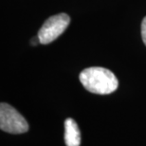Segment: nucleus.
<instances>
[{
    "mask_svg": "<svg viewBox=\"0 0 146 146\" xmlns=\"http://www.w3.org/2000/svg\"><path fill=\"white\" fill-rule=\"evenodd\" d=\"M0 128L11 134L28 132L29 124L25 118L14 107L6 103L0 104Z\"/></svg>",
    "mask_w": 146,
    "mask_h": 146,
    "instance_id": "f03ea898",
    "label": "nucleus"
},
{
    "mask_svg": "<svg viewBox=\"0 0 146 146\" xmlns=\"http://www.w3.org/2000/svg\"><path fill=\"white\" fill-rule=\"evenodd\" d=\"M70 17L66 13H59L49 17L38 31L40 44L46 45L56 40L68 27Z\"/></svg>",
    "mask_w": 146,
    "mask_h": 146,
    "instance_id": "7ed1b4c3",
    "label": "nucleus"
},
{
    "mask_svg": "<svg viewBox=\"0 0 146 146\" xmlns=\"http://www.w3.org/2000/svg\"><path fill=\"white\" fill-rule=\"evenodd\" d=\"M31 45H33V46H36L38 43H40L39 37L36 36V37L33 38V39H31Z\"/></svg>",
    "mask_w": 146,
    "mask_h": 146,
    "instance_id": "423d86ee",
    "label": "nucleus"
},
{
    "mask_svg": "<svg viewBox=\"0 0 146 146\" xmlns=\"http://www.w3.org/2000/svg\"><path fill=\"white\" fill-rule=\"evenodd\" d=\"M79 79L84 88L94 94H110L119 86V81L115 74L109 69L100 66L84 69Z\"/></svg>",
    "mask_w": 146,
    "mask_h": 146,
    "instance_id": "f257e3e1",
    "label": "nucleus"
},
{
    "mask_svg": "<svg viewBox=\"0 0 146 146\" xmlns=\"http://www.w3.org/2000/svg\"><path fill=\"white\" fill-rule=\"evenodd\" d=\"M65 142L66 146H80L81 132L74 119L68 118L65 121Z\"/></svg>",
    "mask_w": 146,
    "mask_h": 146,
    "instance_id": "20e7f679",
    "label": "nucleus"
},
{
    "mask_svg": "<svg viewBox=\"0 0 146 146\" xmlns=\"http://www.w3.org/2000/svg\"><path fill=\"white\" fill-rule=\"evenodd\" d=\"M141 37L142 40H143L144 45L146 46V16L143 18L141 23Z\"/></svg>",
    "mask_w": 146,
    "mask_h": 146,
    "instance_id": "39448f33",
    "label": "nucleus"
}]
</instances>
